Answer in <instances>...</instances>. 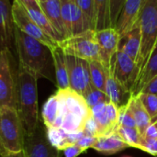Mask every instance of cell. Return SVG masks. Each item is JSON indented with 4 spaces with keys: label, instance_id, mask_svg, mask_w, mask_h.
Instances as JSON below:
<instances>
[{
    "label": "cell",
    "instance_id": "obj_1",
    "mask_svg": "<svg viewBox=\"0 0 157 157\" xmlns=\"http://www.w3.org/2000/svg\"><path fill=\"white\" fill-rule=\"evenodd\" d=\"M14 35L18 63L33 72L39 78H46L56 85L52 49L41 41L29 36L16 26Z\"/></svg>",
    "mask_w": 157,
    "mask_h": 157
},
{
    "label": "cell",
    "instance_id": "obj_2",
    "mask_svg": "<svg viewBox=\"0 0 157 157\" xmlns=\"http://www.w3.org/2000/svg\"><path fill=\"white\" fill-rule=\"evenodd\" d=\"M38 78L33 72L18 63L17 109L27 134L33 133L40 121L38 113Z\"/></svg>",
    "mask_w": 157,
    "mask_h": 157
},
{
    "label": "cell",
    "instance_id": "obj_3",
    "mask_svg": "<svg viewBox=\"0 0 157 157\" xmlns=\"http://www.w3.org/2000/svg\"><path fill=\"white\" fill-rule=\"evenodd\" d=\"M56 94L60 102V115L54 128L68 133L84 132L87 121L93 117L86 98L71 88L58 89Z\"/></svg>",
    "mask_w": 157,
    "mask_h": 157
},
{
    "label": "cell",
    "instance_id": "obj_4",
    "mask_svg": "<svg viewBox=\"0 0 157 157\" xmlns=\"http://www.w3.org/2000/svg\"><path fill=\"white\" fill-rule=\"evenodd\" d=\"M26 131L17 109L0 107L1 151L17 153L24 150Z\"/></svg>",
    "mask_w": 157,
    "mask_h": 157
},
{
    "label": "cell",
    "instance_id": "obj_5",
    "mask_svg": "<svg viewBox=\"0 0 157 157\" xmlns=\"http://www.w3.org/2000/svg\"><path fill=\"white\" fill-rule=\"evenodd\" d=\"M138 21L142 31V49L139 62V67L142 71L157 42V0L144 1Z\"/></svg>",
    "mask_w": 157,
    "mask_h": 157
},
{
    "label": "cell",
    "instance_id": "obj_6",
    "mask_svg": "<svg viewBox=\"0 0 157 157\" xmlns=\"http://www.w3.org/2000/svg\"><path fill=\"white\" fill-rule=\"evenodd\" d=\"M17 70L14 68V58L8 48L0 51V107L17 109Z\"/></svg>",
    "mask_w": 157,
    "mask_h": 157
},
{
    "label": "cell",
    "instance_id": "obj_7",
    "mask_svg": "<svg viewBox=\"0 0 157 157\" xmlns=\"http://www.w3.org/2000/svg\"><path fill=\"white\" fill-rule=\"evenodd\" d=\"M58 45L66 55L75 56L88 62L100 61L97 31L94 29L67 38L60 41Z\"/></svg>",
    "mask_w": 157,
    "mask_h": 157
},
{
    "label": "cell",
    "instance_id": "obj_8",
    "mask_svg": "<svg viewBox=\"0 0 157 157\" xmlns=\"http://www.w3.org/2000/svg\"><path fill=\"white\" fill-rule=\"evenodd\" d=\"M140 71V67L131 57L118 50L111 61L110 73L113 77L131 93H132Z\"/></svg>",
    "mask_w": 157,
    "mask_h": 157
},
{
    "label": "cell",
    "instance_id": "obj_9",
    "mask_svg": "<svg viewBox=\"0 0 157 157\" xmlns=\"http://www.w3.org/2000/svg\"><path fill=\"white\" fill-rule=\"evenodd\" d=\"M24 152L26 157H61V150L49 141L46 127L41 120L33 133L26 134Z\"/></svg>",
    "mask_w": 157,
    "mask_h": 157
},
{
    "label": "cell",
    "instance_id": "obj_10",
    "mask_svg": "<svg viewBox=\"0 0 157 157\" xmlns=\"http://www.w3.org/2000/svg\"><path fill=\"white\" fill-rule=\"evenodd\" d=\"M12 12H13V18H14L15 26L17 27L19 29H21L23 32L41 41L45 45L49 46L51 49L58 46V42L55 41L51 37H49L36 24V22L29 16L26 7L17 0H14L12 4Z\"/></svg>",
    "mask_w": 157,
    "mask_h": 157
},
{
    "label": "cell",
    "instance_id": "obj_11",
    "mask_svg": "<svg viewBox=\"0 0 157 157\" xmlns=\"http://www.w3.org/2000/svg\"><path fill=\"white\" fill-rule=\"evenodd\" d=\"M70 88L85 97L91 89L89 62L75 56L66 55Z\"/></svg>",
    "mask_w": 157,
    "mask_h": 157
},
{
    "label": "cell",
    "instance_id": "obj_12",
    "mask_svg": "<svg viewBox=\"0 0 157 157\" xmlns=\"http://www.w3.org/2000/svg\"><path fill=\"white\" fill-rule=\"evenodd\" d=\"M97 39L99 47L100 62L107 68L110 69L112 58L119 50L121 37L116 29L109 28L97 31Z\"/></svg>",
    "mask_w": 157,
    "mask_h": 157
},
{
    "label": "cell",
    "instance_id": "obj_13",
    "mask_svg": "<svg viewBox=\"0 0 157 157\" xmlns=\"http://www.w3.org/2000/svg\"><path fill=\"white\" fill-rule=\"evenodd\" d=\"M15 22L9 0H0V45L1 49H12L15 45Z\"/></svg>",
    "mask_w": 157,
    "mask_h": 157
},
{
    "label": "cell",
    "instance_id": "obj_14",
    "mask_svg": "<svg viewBox=\"0 0 157 157\" xmlns=\"http://www.w3.org/2000/svg\"><path fill=\"white\" fill-rule=\"evenodd\" d=\"M144 0H127L115 27L121 39L123 38L139 20Z\"/></svg>",
    "mask_w": 157,
    "mask_h": 157
},
{
    "label": "cell",
    "instance_id": "obj_15",
    "mask_svg": "<svg viewBox=\"0 0 157 157\" xmlns=\"http://www.w3.org/2000/svg\"><path fill=\"white\" fill-rule=\"evenodd\" d=\"M142 49V31L139 21L120 40L119 50L131 57L139 66Z\"/></svg>",
    "mask_w": 157,
    "mask_h": 157
},
{
    "label": "cell",
    "instance_id": "obj_16",
    "mask_svg": "<svg viewBox=\"0 0 157 157\" xmlns=\"http://www.w3.org/2000/svg\"><path fill=\"white\" fill-rule=\"evenodd\" d=\"M41 11L49 19L62 40L66 39V33L62 17V0H38ZM61 40V41H62Z\"/></svg>",
    "mask_w": 157,
    "mask_h": 157
},
{
    "label": "cell",
    "instance_id": "obj_17",
    "mask_svg": "<svg viewBox=\"0 0 157 157\" xmlns=\"http://www.w3.org/2000/svg\"><path fill=\"white\" fill-rule=\"evenodd\" d=\"M52 55H53V60H54L56 86L58 87V89L70 88L68 67H67V63H66V54L59 47V45L52 48Z\"/></svg>",
    "mask_w": 157,
    "mask_h": 157
},
{
    "label": "cell",
    "instance_id": "obj_18",
    "mask_svg": "<svg viewBox=\"0 0 157 157\" xmlns=\"http://www.w3.org/2000/svg\"><path fill=\"white\" fill-rule=\"evenodd\" d=\"M155 76H157V44L138 76V79L132 93V96L135 97L140 94L144 87Z\"/></svg>",
    "mask_w": 157,
    "mask_h": 157
},
{
    "label": "cell",
    "instance_id": "obj_19",
    "mask_svg": "<svg viewBox=\"0 0 157 157\" xmlns=\"http://www.w3.org/2000/svg\"><path fill=\"white\" fill-rule=\"evenodd\" d=\"M106 93L109 98L110 101L114 103L119 109L127 105L131 98L132 97V93L127 90L121 83H119L113 77L111 73H109L108 77Z\"/></svg>",
    "mask_w": 157,
    "mask_h": 157
},
{
    "label": "cell",
    "instance_id": "obj_20",
    "mask_svg": "<svg viewBox=\"0 0 157 157\" xmlns=\"http://www.w3.org/2000/svg\"><path fill=\"white\" fill-rule=\"evenodd\" d=\"M130 147L117 132H112L109 135L98 138L97 144L93 149L104 155H113Z\"/></svg>",
    "mask_w": 157,
    "mask_h": 157
},
{
    "label": "cell",
    "instance_id": "obj_21",
    "mask_svg": "<svg viewBox=\"0 0 157 157\" xmlns=\"http://www.w3.org/2000/svg\"><path fill=\"white\" fill-rule=\"evenodd\" d=\"M128 105H129L130 109H131V111L134 117V120L136 121L137 129L143 137L144 135L146 130L153 123L152 118L137 96H135V97L132 96L131 98L130 101L128 102Z\"/></svg>",
    "mask_w": 157,
    "mask_h": 157
},
{
    "label": "cell",
    "instance_id": "obj_22",
    "mask_svg": "<svg viewBox=\"0 0 157 157\" xmlns=\"http://www.w3.org/2000/svg\"><path fill=\"white\" fill-rule=\"evenodd\" d=\"M60 115V102L57 94L51 96L44 103L41 111V121L47 128L55 126Z\"/></svg>",
    "mask_w": 157,
    "mask_h": 157
},
{
    "label": "cell",
    "instance_id": "obj_23",
    "mask_svg": "<svg viewBox=\"0 0 157 157\" xmlns=\"http://www.w3.org/2000/svg\"><path fill=\"white\" fill-rule=\"evenodd\" d=\"M93 117L98 127L99 137L109 135L115 132V127L110 122L107 113V103H101L91 109ZM98 137V138H99Z\"/></svg>",
    "mask_w": 157,
    "mask_h": 157
},
{
    "label": "cell",
    "instance_id": "obj_24",
    "mask_svg": "<svg viewBox=\"0 0 157 157\" xmlns=\"http://www.w3.org/2000/svg\"><path fill=\"white\" fill-rule=\"evenodd\" d=\"M89 67L92 86L97 89L106 92L107 81L110 69L107 68L100 61L89 62Z\"/></svg>",
    "mask_w": 157,
    "mask_h": 157
},
{
    "label": "cell",
    "instance_id": "obj_25",
    "mask_svg": "<svg viewBox=\"0 0 157 157\" xmlns=\"http://www.w3.org/2000/svg\"><path fill=\"white\" fill-rule=\"evenodd\" d=\"M96 14V31L111 28L110 0H94Z\"/></svg>",
    "mask_w": 157,
    "mask_h": 157
},
{
    "label": "cell",
    "instance_id": "obj_26",
    "mask_svg": "<svg viewBox=\"0 0 157 157\" xmlns=\"http://www.w3.org/2000/svg\"><path fill=\"white\" fill-rule=\"evenodd\" d=\"M27 10H28L29 16L32 17V19L36 22V24L49 37H51L52 39H53L58 43L62 40L61 38H60V36H59V34L54 29V28L52 27V25L51 24V22L49 21V19L46 17V16L44 15V13L41 10H35V9H27Z\"/></svg>",
    "mask_w": 157,
    "mask_h": 157
},
{
    "label": "cell",
    "instance_id": "obj_27",
    "mask_svg": "<svg viewBox=\"0 0 157 157\" xmlns=\"http://www.w3.org/2000/svg\"><path fill=\"white\" fill-rule=\"evenodd\" d=\"M115 132L130 146L140 149L142 143V135L137 128H130L124 126H117Z\"/></svg>",
    "mask_w": 157,
    "mask_h": 157
},
{
    "label": "cell",
    "instance_id": "obj_28",
    "mask_svg": "<svg viewBox=\"0 0 157 157\" xmlns=\"http://www.w3.org/2000/svg\"><path fill=\"white\" fill-rule=\"evenodd\" d=\"M46 131H47V136L49 141L57 149L63 151L68 146H71L68 140V132H64L62 129H58L54 127L52 128L46 127Z\"/></svg>",
    "mask_w": 157,
    "mask_h": 157
},
{
    "label": "cell",
    "instance_id": "obj_29",
    "mask_svg": "<svg viewBox=\"0 0 157 157\" xmlns=\"http://www.w3.org/2000/svg\"><path fill=\"white\" fill-rule=\"evenodd\" d=\"M84 98H86V101L90 109H93L95 106L101 104V103L111 102L106 92L97 89L94 86L91 87V89L86 93V95Z\"/></svg>",
    "mask_w": 157,
    "mask_h": 157
},
{
    "label": "cell",
    "instance_id": "obj_30",
    "mask_svg": "<svg viewBox=\"0 0 157 157\" xmlns=\"http://www.w3.org/2000/svg\"><path fill=\"white\" fill-rule=\"evenodd\" d=\"M137 97L140 98L145 109L151 116L152 121H154L157 118V95L141 92Z\"/></svg>",
    "mask_w": 157,
    "mask_h": 157
},
{
    "label": "cell",
    "instance_id": "obj_31",
    "mask_svg": "<svg viewBox=\"0 0 157 157\" xmlns=\"http://www.w3.org/2000/svg\"><path fill=\"white\" fill-rule=\"evenodd\" d=\"M74 0H62V17L66 39L72 37V4Z\"/></svg>",
    "mask_w": 157,
    "mask_h": 157
},
{
    "label": "cell",
    "instance_id": "obj_32",
    "mask_svg": "<svg viewBox=\"0 0 157 157\" xmlns=\"http://www.w3.org/2000/svg\"><path fill=\"white\" fill-rule=\"evenodd\" d=\"M75 2L87 17L92 29L96 30V14L94 0H75Z\"/></svg>",
    "mask_w": 157,
    "mask_h": 157
},
{
    "label": "cell",
    "instance_id": "obj_33",
    "mask_svg": "<svg viewBox=\"0 0 157 157\" xmlns=\"http://www.w3.org/2000/svg\"><path fill=\"white\" fill-rule=\"evenodd\" d=\"M118 126L137 128L136 121L134 120V117H133L128 104L120 109V121H119V125Z\"/></svg>",
    "mask_w": 157,
    "mask_h": 157
},
{
    "label": "cell",
    "instance_id": "obj_34",
    "mask_svg": "<svg viewBox=\"0 0 157 157\" xmlns=\"http://www.w3.org/2000/svg\"><path fill=\"white\" fill-rule=\"evenodd\" d=\"M127 0H110V21L111 28L115 29L121 13Z\"/></svg>",
    "mask_w": 157,
    "mask_h": 157
},
{
    "label": "cell",
    "instance_id": "obj_35",
    "mask_svg": "<svg viewBox=\"0 0 157 157\" xmlns=\"http://www.w3.org/2000/svg\"><path fill=\"white\" fill-rule=\"evenodd\" d=\"M140 150H143L152 155H157V138L142 137Z\"/></svg>",
    "mask_w": 157,
    "mask_h": 157
},
{
    "label": "cell",
    "instance_id": "obj_36",
    "mask_svg": "<svg viewBox=\"0 0 157 157\" xmlns=\"http://www.w3.org/2000/svg\"><path fill=\"white\" fill-rule=\"evenodd\" d=\"M107 113L110 122L112 123V125L115 127L116 130L120 121V109L114 103L109 102L107 103Z\"/></svg>",
    "mask_w": 157,
    "mask_h": 157
},
{
    "label": "cell",
    "instance_id": "obj_37",
    "mask_svg": "<svg viewBox=\"0 0 157 157\" xmlns=\"http://www.w3.org/2000/svg\"><path fill=\"white\" fill-rule=\"evenodd\" d=\"M84 133H85V135H87V136H92V137H97V138L99 137L98 127V124H97L94 117L90 118L87 121V122L85 126V129H84Z\"/></svg>",
    "mask_w": 157,
    "mask_h": 157
},
{
    "label": "cell",
    "instance_id": "obj_38",
    "mask_svg": "<svg viewBox=\"0 0 157 157\" xmlns=\"http://www.w3.org/2000/svg\"><path fill=\"white\" fill-rule=\"evenodd\" d=\"M98 138L97 137H92V136H87L84 135L77 143L76 144L85 152L88 148H93V146L97 144Z\"/></svg>",
    "mask_w": 157,
    "mask_h": 157
},
{
    "label": "cell",
    "instance_id": "obj_39",
    "mask_svg": "<svg viewBox=\"0 0 157 157\" xmlns=\"http://www.w3.org/2000/svg\"><path fill=\"white\" fill-rule=\"evenodd\" d=\"M65 157H77L79 155H81L84 151L77 145L74 144L71 146H68L63 150Z\"/></svg>",
    "mask_w": 157,
    "mask_h": 157
},
{
    "label": "cell",
    "instance_id": "obj_40",
    "mask_svg": "<svg viewBox=\"0 0 157 157\" xmlns=\"http://www.w3.org/2000/svg\"><path fill=\"white\" fill-rule=\"evenodd\" d=\"M144 93H150L157 95V76H155L153 80H151L142 90Z\"/></svg>",
    "mask_w": 157,
    "mask_h": 157
},
{
    "label": "cell",
    "instance_id": "obj_41",
    "mask_svg": "<svg viewBox=\"0 0 157 157\" xmlns=\"http://www.w3.org/2000/svg\"><path fill=\"white\" fill-rule=\"evenodd\" d=\"M17 1H18L20 4H22L27 9L41 10L38 0H17Z\"/></svg>",
    "mask_w": 157,
    "mask_h": 157
},
{
    "label": "cell",
    "instance_id": "obj_42",
    "mask_svg": "<svg viewBox=\"0 0 157 157\" xmlns=\"http://www.w3.org/2000/svg\"><path fill=\"white\" fill-rule=\"evenodd\" d=\"M143 137H149V138H157V127L155 123H152L149 128L146 130L144 135Z\"/></svg>",
    "mask_w": 157,
    "mask_h": 157
},
{
    "label": "cell",
    "instance_id": "obj_43",
    "mask_svg": "<svg viewBox=\"0 0 157 157\" xmlns=\"http://www.w3.org/2000/svg\"><path fill=\"white\" fill-rule=\"evenodd\" d=\"M1 157H26L24 150L17 153H12V152H6L1 151Z\"/></svg>",
    "mask_w": 157,
    "mask_h": 157
},
{
    "label": "cell",
    "instance_id": "obj_44",
    "mask_svg": "<svg viewBox=\"0 0 157 157\" xmlns=\"http://www.w3.org/2000/svg\"><path fill=\"white\" fill-rule=\"evenodd\" d=\"M153 123H155V125H156V127H157V118H155L154 121H153Z\"/></svg>",
    "mask_w": 157,
    "mask_h": 157
},
{
    "label": "cell",
    "instance_id": "obj_45",
    "mask_svg": "<svg viewBox=\"0 0 157 157\" xmlns=\"http://www.w3.org/2000/svg\"><path fill=\"white\" fill-rule=\"evenodd\" d=\"M122 157H132V156H128V155H126V156H122Z\"/></svg>",
    "mask_w": 157,
    "mask_h": 157
},
{
    "label": "cell",
    "instance_id": "obj_46",
    "mask_svg": "<svg viewBox=\"0 0 157 157\" xmlns=\"http://www.w3.org/2000/svg\"><path fill=\"white\" fill-rule=\"evenodd\" d=\"M156 44H157V42H156Z\"/></svg>",
    "mask_w": 157,
    "mask_h": 157
},
{
    "label": "cell",
    "instance_id": "obj_47",
    "mask_svg": "<svg viewBox=\"0 0 157 157\" xmlns=\"http://www.w3.org/2000/svg\"><path fill=\"white\" fill-rule=\"evenodd\" d=\"M74 1H75V0H74Z\"/></svg>",
    "mask_w": 157,
    "mask_h": 157
}]
</instances>
